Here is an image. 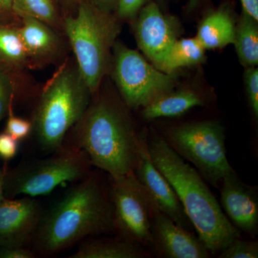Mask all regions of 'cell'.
<instances>
[{"mask_svg": "<svg viewBox=\"0 0 258 258\" xmlns=\"http://www.w3.org/2000/svg\"><path fill=\"white\" fill-rule=\"evenodd\" d=\"M64 3H66L68 5H79V3H81L82 0H63Z\"/></svg>", "mask_w": 258, "mask_h": 258, "instance_id": "cell-35", "label": "cell"}, {"mask_svg": "<svg viewBox=\"0 0 258 258\" xmlns=\"http://www.w3.org/2000/svg\"><path fill=\"white\" fill-rule=\"evenodd\" d=\"M234 45L241 64L245 68L258 64V20L242 12L236 24Z\"/></svg>", "mask_w": 258, "mask_h": 258, "instance_id": "cell-20", "label": "cell"}, {"mask_svg": "<svg viewBox=\"0 0 258 258\" xmlns=\"http://www.w3.org/2000/svg\"><path fill=\"white\" fill-rule=\"evenodd\" d=\"M9 112V118L7 121L5 132L18 142L23 140L28 137L33 125L29 120L13 115L12 113V108H10Z\"/></svg>", "mask_w": 258, "mask_h": 258, "instance_id": "cell-26", "label": "cell"}, {"mask_svg": "<svg viewBox=\"0 0 258 258\" xmlns=\"http://www.w3.org/2000/svg\"><path fill=\"white\" fill-rule=\"evenodd\" d=\"M113 52L115 81L129 108H144L158 97L172 91L174 74L163 72L137 51L120 42H115Z\"/></svg>", "mask_w": 258, "mask_h": 258, "instance_id": "cell-8", "label": "cell"}, {"mask_svg": "<svg viewBox=\"0 0 258 258\" xmlns=\"http://www.w3.org/2000/svg\"><path fill=\"white\" fill-rule=\"evenodd\" d=\"M205 49L198 39H178L163 59L159 70L173 74L181 68L195 66L205 60Z\"/></svg>", "mask_w": 258, "mask_h": 258, "instance_id": "cell-19", "label": "cell"}, {"mask_svg": "<svg viewBox=\"0 0 258 258\" xmlns=\"http://www.w3.org/2000/svg\"><path fill=\"white\" fill-rule=\"evenodd\" d=\"M115 231L109 192L99 179L88 175L42 215L33 242L50 255L90 236Z\"/></svg>", "mask_w": 258, "mask_h": 258, "instance_id": "cell-2", "label": "cell"}, {"mask_svg": "<svg viewBox=\"0 0 258 258\" xmlns=\"http://www.w3.org/2000/svg\"><path fill=\"white\" fill-rule=\"evenodd\" d=\"M151 234L150 247L162 257L208 258L211 255L199 237L176 223L153 202Z\"/></svg>", "mask_w": 258, "mask_h": 258, "instance_id": "cell-11", "label": "cell"}, {"mask_svg": "<svg viewBox=\"0 0 258 258\" xmlns=\"http://www.w3.org/2000/svg\"><path fill=\"white\" fill-rule=\"evenodd\" d=\"M137 16L135 36L139 49L159 70L169 48L179 39V21L172 15L164 14L156 2L148 3Z\"/></svg>", "mask_w": 258, "mask_h": 258, "instance_id": "cell-10", "label": "cell"}, {"mask_svg": "<svg viewBox=\"0 0 258 258\" xmlns=\"http://www.w3.org/2000/svg\"><path fill=\"white\" fill-rule=\"evenodd\" d=\"M205 103L203 95L195 90H172L142 108V114L147 120L172 118L184 114L195 107L204 106Z\"/></svg>", "mask_w": 258, "mask_h": 258, "instance_id": "cell-16", "label": "cell"}, {"mask_svg": "<svg viewBox=\"0 0 258 258\" xmlns=\"http://www.w3.org/2000/svg\"><path fill=\"white\" fill-rule=\"evenodd\" d=\"M91 95L77 67L66 66L54 75L42 91L32 124L43 150L63 147L68 132L88 109Z\"/></svg>", "mask_w": 258, "mask_h": 258, "instance_id": "cell-4", "label": "cell"}, {"mask_svg": "<svg viewBox=\"0 0 258 258\" xmlns=\"http://www.w3.org/2000/svg\"><path fill=\"white\" fill-rule=\"evenodd\" d=\"M28 57L18 28L0 25V63L20 67Z\"/></svg>", "mask_w": 258, "mask_h": 258, "instance_id": "cell-21", "label": "cell"}, {"mask_svg": "<svg viewBox=\"0 0 258 258\" xmlns=\"http://www.w3.org/2000/svg\"><path fill=\"white\" fill-rule=\"evenodd\" d=\"M18 141L6 132L0 134V158L5 160L13 159L18 154Z\"/></svg>", "mask_w": 258, "mask_h": 258, "instance_id": "cell-28", "label": "cell"}, {"mask_svg": "<svg viewBox=\"0 0 258 258\" xmlns=\"http://www.w3.org/2000/svg\"><path fill=\"white\" fill-rule=\"evenodd\" d=\"M161 137L215 187H218L225 176L235 171L227 159L225 128L216 120L173 125Z\"/></svg>", "mask_w": 258, "mask_h": 258, "instance_id": "cell-7", "label": "cell"}, {"mask_svg": "<svg viewBox=\"0 0 258 258\" xmlns=\"http://www.w3.org/2000/svg\"><path fill=\"white\" fill-rule=\"evenodd\" d=\"M154 165L172 186L186 216L210 254H216L240 237L203 176L160 136L147 139Z\"/></svg>", "mask_w": 258, "mask_h": 258, "instance_id": "cell-1", "label": "cell"}, {"mask_svg": "<svg viewBox=\"0 0 258 258\" xmlns=\"http://www.w3.org/2000/svg\"><path fill=\"white\" fill-rule=\"evenodd\" d=\"M201 0H189L188 3L187 9L189 11H193L194 10L198 8V5H200Z\"/></svg>", "mask_w": 258, "mask_h": 258, "instance_id": "cell-34", "label": "cell"}, {"mask_svg": "<svg viewBox=\"0 0 258 258\" xmlns=\"http://www.w3.org/2000/svg\"><path fill=\"white\" fill-rule=\"evenodd\" d=\"M236 24L230 9L222 6L209 13L198 27L196 38L205 50L233 44Z\"/></svg>", "mask_w": 258, "mask_h": 258, "instance_id": "cell-15", "label": "cell"}, {"mask_svg": "<svg viewBox=\"0 0 258 258\" xmlns=\"http://www.w3.org/2000/svg\"><path fill=\"white\" fill-rule=\"evenodd\" d=\"M244 74V86L247 93L249 108L254 118H258V69L255 67L245 68Z\"/></svg>", "mask_w": 258, "mask_h": 258, "instance_id": "cell-25", "label": "cell"}, {"mask_svg": "<svg viewBox=\"0 0 258 258\" xmlns=\"http://www.w3.org/2000/svg\"><path fill=\"white\" fill-rule=\"evenodd\" d=\"M42 216L35 199L5 198L0 203V247H25L33 240Z\"/></svg>", "mask_w": 258, "mask_h": 258, "instance_id": "cell-12", "label": "cell"}, {"mask_svg": "<svg viewBox=\"0 0 258 258\" xmlns=\"http://www.w3.org/2000/svg\"><path fill=\"white\" fill-rule=\"evenodd\" d=\"M90 1L103 11L111 13L112 10L116 8L118 0H90Z\"/></svg>", "mask_w": 258, "mask_h": 258, "instance_id": "cell-32", "label": "cell"}, {"mask_svg": "<svg viewBox=\"0 0 258 258\" xmlns=\"http://www.w3.org/2000/svg\"><path fill=\"white\" fill-rule=\"evenodd\" d=\"M16 16H29L43 23L55 24L57 13L53 0H13Z\"/></svg>", "mask_w": 258, "mask_h": 258, "instance_id": "cell-22", "label": "cell"}, {"mask_svg": "<svg viewBox=\"0 0 258 258\" xmlns=\"http://www.w3.org/2000/svg\"><path fill=\"white\" fill-rule=\"evenodd\" d=\"M134 173L159 210L171 217L178 225L186 230H192V224L186 216L175 191L151 159L147 139L144 137L138 163Z\"/></svg>", "mask_w": 258, "mask_h": 258, "instance_id": "cell-13", "label": "cell"}, {"mask_svg": "<svg viewBox=\"0 0 258 258\" xmlns=\"http://www.w3.org/2000/svg\"><path fill=\"white\" fill-rule=\"evenodd\" d=\"M5 198L4 194V174L0 170V203Z\"/></svg>", "mask_w": 258, "mask_h": 258, "instance_id": "cell-33", "label": "cell"}, {"mask_svg": "<svg viewBox=\"0 0 258 258\" xmlns=\"http://www.w3.org/2000/svg\"><path fill=\"white\" fill-rule=\"evenodd\" d=\"M151 257L145 247L120 238L96 239L83 242L71 258H144Z\"/></svg>", "mask_w": 258, "mask_h": 258, "instance_id": "cell-17", "label": "cell"}, {"mask_svg": "<svg viewBox=\"0 0 258 258\" xmlns=\"http://www.w3.org/2000/svg\"><path fill=\"white\" fill-rule=\"evenodd\" d=\"M242 12L258 20V0H240Z\"/></svg>", "mask_w": 258, "mask_h": 258, "instance_id": "cell-31", "label": "cell"}, {"mask_svg": "<svg viewBox=\"0 0 258 258\" xmlns=\"http://www.w3.org/2000/svg\"><path fill=\"white\" fill-rule=\"evenodd\" d=\"M64 27L80 74L94 94L108 70L111 49L120 31L119 23L111 13L82 0L76 15L66 19Z\"/></svg>", "mask_w": 258, "mask_h": 258, "instance_id": "cell-5", "label": "cell"}, {"mask_svg": "<svg viewBox=\"0 0 258 258\" xmlns=\"http://www.w3.org/2000/svg\"><path fill=\"white\" fill-rule=\"evenodd\" d=\"M219 258H257V240H242L236 238L218 254Z\"/></svg>", "mask_w": 258, "mask_h": 258, "instance_id": "cell-23", "label": "cell"}, {"mask_svg": "<svg viewBox=\"0 0 258 258\" xmlns=\"http://www.w3.org/2000/svg\"><path fill=\"white\" fill-rule=\"evenodd\" d=\"M52 157L5 171L6 198L49 195L60 185L84 179L91 164L86 153L78 147H62Z\"/></svg>", "mask_w": 258, "mask_h": 258, "instance_id": "cell-6", "label": "cell"}, {"mask_svg": "<svg viewBox=\"0 0 258 258\" xmlns=\"http://www.w3.org/2000/svg\"><path fill=\"white\" fill-rule=\"evenodd\" d=\"M35 254L25 247H0V258H33Z\"/></svg>", "mask_w": 258, "mask_h": 258, "instance_id": "cell-29", "label": "cell"}, {"mask_svg": "<svg viewBox=\"0 0 258 258\" xmlns=\"http://www.w3.org/2000/svg\"><path fill=\"white\" fill-rule=\"evenodd\" d=\"M20 18L23 26L19 33L28 57H46L57 49V37L46 23L29 16Z\"/></svg>", "mask_w": 258, "mask_h": 258, "instance_id": "cell-18", "label": "cell"}, {"mask_svg": "<svg viewBox=\"0 0 258 258\" xmlns=\"http://www.w3.org/2000/svg\"><path fill=\"white\" fill-rule=\"evenodd\" d=\"M148 3L149 0H118L115 9L120 18H132L137 16Z\"/></svg>", "mask_w": 258, "mask_h": 258, "instance_id": "cell-27", "label": "cell"}, {"mask_svg": "<svg viewBox=\"0 0 258 258\" xmlns=\"http://www.w3.org/2000/svg\"><path fill=\"white\" fill-rule=\"evenodd\" d=\"M16 16L13 10V0H0V23L10 21Z\"/></svg>", "mask_w": 258, "mask_h": 258, "instance_id": "cell-30", "label": "cell"}, {"mask_svg": "<svg viewBox=\"0 0 258 258\" xmlns=\"http://www.w3.org/2000/svg\"><path fill=\"white\" fill-rule=\"evenodd\" d=\"M14 85L9 73L0 63V120L4 118L11 108Z\"/></svg>", "mask_w": 258, "mask_h": 258, "instance_id": "cell-24", "label": "cell"}, {"mask_svg": "<svg viewBox=\"0 0 258 258\" xmlns=\"http://www.w3.org/2000/svg\"><path fill=\"white\" fill-rule=\"evenodd\" d=\"M109 197L115 230L123 238L151 247L152 201L134 173L111 177Z\"/></svg>", "mask_w": 258, "mask_h": 258, "instance_id": "cell-9", "label": "cell"}, {"mask_svg": "<svg viewBox=\"0 0 258 258\" xmlns=\"http://www.w3.org/2000/svg\"><path fill=\"white\" fill-rule=\"evenodd\" d=\"M77 124L76 147L86 153L92 165L110 177L134 172L144 137L120 103L100 98L88 106Z\"/></svg>", "mask_w": 258, "mask_h": 258, "instance_id": "cell-3", "label": "cell"}, {"mask_svg": "<svg viewBox=\"0 0 258 258\" xmlns=\"http://www.w3.org/2000/svg\"><path fill=\"white\" fill-rule=\"evenodd\" d=\"M220 206L228 220L237 230L249 235L258 231L257 187L244 183L235 171L222 180Z\"/></svg>", "mask_w": 258, "mask_h": 258, "instance_id": "cell-14", "label": "cell"}, {"mask_svg": "<svg viewBox=\"0 0 258 258\" xmlns=\"http://www.w3.org/2000/svg\"><path fill=\"white\" fill-rule=\"evenodd\" d=\"M166 0H156V3H157L159 6L161 7L164 5V3H165Z\"/></svg>", "mask_w": 258, "mask_h": 258, "instance_id": "cell-36", "label": "cell"}]
</instances>
